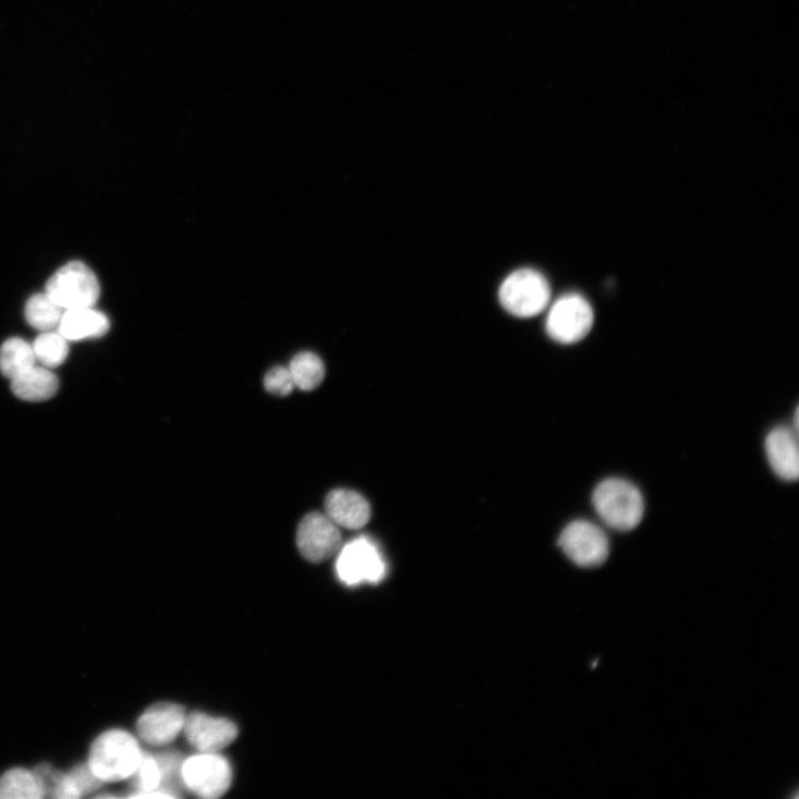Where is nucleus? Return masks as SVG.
Instances as JSON below:
<instances>
[{
  "instance_id": "obj_1",
  "label": "nucleus",
  "mask_w": 799,
  "mask_h": 799,
  "mask_svg": "<svg viewBox=\"0 0 799 799\" xmlns=\"http://www.w3.org/2000/svg\"><path fill=\"white\" fill-rule=\"evenodd\" d=\"M143 754L132 734L110 729L98 736L93 743L88 765L104 783L120 782L134 775Z\"/></svg>"
},
{
  "instance_id": "obj_2",
  "label": "nucleus",
  "mask_w": 799,
  "mask_h": 799,
  "mask_svg": "<svg viewBox=\"0 0 799 799\" xmlns=\"http://www.w3.org/2000/svg\"><path fill=\"white\" fill-rule=\"evenodd\" d=\"M593 505L600 518L618 531L635 529L644 514L641 492L622 479H607L600 483L594 491Z\"/></svg>"
},
{
  "instance_id": "obj_3",
  "label": "nucleus",
  "mask_w": 799,
  "mask_h": 799,
  "mask_svg": "<svg viewBox=\"0 0 799 799\" xmlns=\"http://www.w3.org/2000/svg\"><path fill=\"white\" fill-rule=\"evenodd\" d=\"M337 555V576L347 586L379 584L387 577L388 566L383 552L368 536L351 540L340 547Z\"/></svg>"
},
{
  "instance_id": "obj_4",
  "label": "nucleus",
  "mask_w": 799,
  "mask_h": 799,
  "mask_svg": "<svg viewBox=\"0 0 799 799\" xmlns=\"http://www.w3.org/2000/svg\"><path fill=\"white\" fill-rule=\"evenodd\" d=\"M499 300L505 311L512 316L532 318L547 308L550 300L549 283L534 269H520L503 282Z\"/></svg>"
},
{
  "instance_id": "obj_5",
  "label": "nucleus",
  "mask_w": 799,
  "mask_h": 799,
  "mask_svg": "<svg viewBox=\"0 0 799 799\" xmlns=\"http://www.w3.org/2000/svg\"><path fill=\"white\" fill-rule=\"evenodd\" d=\"M46 293L66 311L93 308L100 295L96 275L82 262L57 270L46 285Z\"/></svg>"
},
{
  "instance_id": "obj_6",
  "label": "nucleus",
  "mask_w": 799,
  "mask_h": 799,
  "mask_svg": "<svg viewBox=\"0 0 799 799\" xmlns=\"http://www.w3.org/2000/svg\"><path fill=\"white\" fill-rule=\"evenodd\" d=\"M594 314L589 301L578 293L561 296L550 306L545 329L548 337L562 344H573L591 331Z\"/></svg>"
},
{
  "instance_id": "obj_7",
  "label": "nucleus",
  "mask_w": 799,
  "mask_h": 799,
  "mask_svg": "<svg viewBox=\"0 0 799 799\" xmlns=\"http://www.w3.org/2000/svg\"><path fill=\"white\" fill-rule=\"evenodd\" d=\"M181 782L195 795L215 799L221 797L232 782L229 762L218 753H201L182 762Z\"/></svg>"
},
{
  "instance_id": "obj_8",
  "label": "nucleus",
  "mask_w": 799,
  "mask_h": 799,
  "mask_svg": "<svg viewBox=\"0 0 799 799\" xmlns=\"http://www.w3.org/2000/svg\"><path fill=\"white\" fill-rule=\"evenodd\" d=\"M559 544L566 556L581 568H597L608 558L609 543L601 528L580 520L569 524Z\"/></svg>"
},
{
  "instance_id": "obj_9",
  "label": "nucleus",
  "mask_w": 799,
  "mask_h": 799,
  "mask_svg": "<svg viewBox=\"0 0 799 799\" xmlns=\"http://www.w3.org/2000/svg\"><path fill=\"white\" fill-rule=\"evenodd\" d=\"M296 545L305 560L322 564L337 555L342 536L339 526L326 514L311 513L298 526Z\"/></svg>"
},
{
  "instance_id": "obj_10",
  "label": "nucleus",
  "mask_w": 799,
  "mask_h": 799,
  "mask_svg": "<svg viewBox=\"0 0 799 799\" xmlns=\"http://www.w3.org/2000/svg\"><path fill=\"white\" fill-rule=\"evenodd\" d=\"M182 731L189 743L201 753H218L238 736V728L231 721L204 713L187 716Z\"/></svg>"
},
{
  "instance_id": "obj_11",
  "label": "nucleus",
  "mask_w": 799,
  "mask_h": 799,
  "mask_svg": "<svg viewBox=\"0 0 799 799\" xmlns=\"http://www.w3.org/2000/svg\"><path fill=\"white\" fill-rule=\"evenodd\" d=\"M186 712L171 703H158L149 707L138 719L137 730L142 740L153 747L172 743L183 730Z\"/></svg>"
},
{
  "instance_id": "obj_12",
  "label": "nucleus",
  "mask_w": 799,
  "mask_h": 799,
  "mask_svg": "<svg viewBox=\"0 0 799 799\" xmlns=\"http://www.w3.org/2000/svg\"><path fill=\"white\" fill-rule=\"evenodd\" d=\"M326 516L339 528L359 530L371 521L372 508L356 492L340 488L328 495Z\"/></svg>"
},
{
  "instance_id": "obj_13",
  "label": "nucleus",
  "mask_w": 799,
  "mask_h": 799,
  "mask_svg": "<svg viewBox=\"0 0 799 799\" xmlns=\"http://www.w3.org/2000/svg\"><path fill=\"white\" fill-rule=\"evenodd\" d=\"M797 432L777 427L768 435L765 448L773 471L783 480L796 481L799 475Z\"/></svg>"
},
{
  "instance_id": "obj_14",
  "label": "nucleus",
  "mask_w": 799,
  "mask_h": 799,
  "mask_svg": "<svg viewBox=\"0 0 799 799\" xmlns=\"http://www.w3.org/2000/svg\"><path fill=\"white\" fill-rule=\"evenodd\" d=\"M110 328L108 317L93 308L66 311L61 318L58 332L69 341L100 338Z\"/></svg>"
},
{
  "instance_id": "obj_15",
  "label": "nucleus",
  "mask_w": 799,
  "mask_h": 799,
  "mask_svg": "<svg viewBox=\"0 0 799 799\" xmlns=\"http://www.w3.org/2000/svg\"><path fill=\"white\" fill-rule=\"evenodd\" d=\"M58 388V378L50 368L37 364L12 380L14 395L29 402L46 401L57 394Z\"/></svg>"
},
{
  "instance_id": "obj_16",
  "label": "nucleus",
  "mask_w": 799,
  "mask_h": 799,
  "mask_svg": "<svg viewBox=\"0 0 799 799\" xmlns=\"http://www.w3.org/2000/svg\"><path fill=\"white\" fill-rule=\"evenodd\" d=\"M132 798H170L162 791L164 768L158 755L143 754L134 773Z\"/></svg>"
},
{
  "instance_id": "obj_17",
  "label": "nucleus",
  "mask_w": 799,
  "mask_h": 799,
  "mask_svg": "<svg viewBox=\"0 0 799 799\" xmlns=\"http://www.w3.org/2000/svg\"><path fill=\"white\" fill-rule=\"evenodd\" d=\"M36 363L33 346L22 338L9 339L0 347V373L11 380L29 371Z\"/></svg>"
},
{
  "instance_id": "obj_18",
  "label": "nucleus",
  "mask_w": 799,
  "mask_h": 799,
  "mask_svg": "<svg viewBox=\"0 0 799 799\" xmlns=\"http://www.w3.org/2000/svg\"><path fill=\"white\" fill-rule=\"evenodd\" d=\"M44 796V786L35 772L14 768L0 778V799H39Z\"/></svg>"
},
{
  "instance_id": "obj_19",
  "label": "nucleus",
  "mask_w": 799,
  "mask_h": 799,
  "mask_svg": "<svg viewBox=\"0 0 799 799\" xmlns=\"http://www.w3.org/2000/svg\"><path fill=\"white\" fill-rule=\"evenodd\" d=\"M294 387L302 391H313L324 382L326 368L323 360L312 352L295 355L289 366Z\"/></svg>"
},
{
  "instance_id": "obj_20",
  "label": "nucleus",
  "mask_w": 799,
  "mask_h": 799,
  "mask_svg": "<svg viewBox=\"0 0 799 799\" xmlns=\"http://www.w3.org/2000/svg\"><path fill=\"white\" fill-rule=\"evenodd\" d=\"M65 311L46 292L37 293L26 303L25 317L29 326L40 331L58 328Z\"/></svg>"
},
{
  "instance_id": "obj_21",
  "label": "nucleus",
  "mask_w": 799,
  "mask_h": 799,
  "mask_svg": "<svg viewBox=\"0 0 799 799\" xmlns=\"http://www.w3.org/2000/svg\"><path fill=\"white\" fill-rule=\"evenodd\" d=\"M69 342L58 331H44L32 344L36 361L50 371L63 364L70 353Z\"/></svg>"
},
{
  "instance_id": "obj_22",
  "label": "nucleus",
  "mask_w": 799,
  "mask_h": 799,
  "mask_svg": "<svg viewBox=\"0 0 799 799\" xmlns=\"http://www.w3.org/2000/svg\"><path fill=\"white\" fill-rule=\"evenodd\" d=\"M266 390L278 397H286L294 389V383L289 367L277 366L265 378Z\"/></svg>"
},
{
  "instance_id": "obj_23",
  "label": "nucleus",
  "mask_w": 799,
  "mask_h": 799,
  "mask_svg": "<svg viewBox=\"0 0 799 799\" xmlns=\"http://www.w3.org/2000/svg\"><path fill=\"white\" fill-rule=\"evenodd\" d=\"M70 774L82 797L97 790L104 784V782L94 774L88 764H80L75 766Z\"/></svg>"
}]
</instances>
